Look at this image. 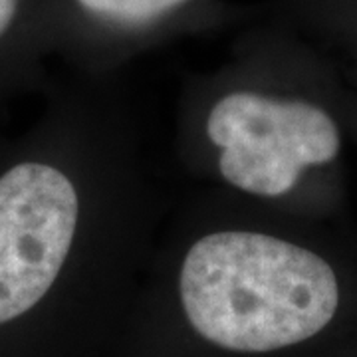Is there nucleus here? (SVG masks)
Segmentation results:
<instances>
[{"label": "nucleus", "mask_w": 357, "mask_h": 357, "mask_svg": "<svg viewBox=\"0 0 357 357\" xmlns=\"http://www.w3.org/2000/svg\"><path fill=\"white\" fill-rule=\"evenodd\" d=\"M181 302L208 344L266 354L302 344L335 316L340 286L316 252L260 232L225 230L192 244L181 268Z\"/></svg>", "instance_id": "obj_1"}, {"label": "nucleus", "mask_w": 357, "mask_h": 357, "mask_svg": "<svg viewBox=\"0 0 357 357\" xmlns=\"http://www.w3.org/2000/svg\"><path fill=\"white\" fill-rule=\"evenodd\" d=\"M206 133L222 149V177L260 197L294 189L306 167L333 161L342 143L337 126L318 105L244 91L211 109Z\"/></svg>", "instance_id": "obj_2"}, {"label": "nucleus", "mask_w": 357, "mask_h": 357, "mask_svg": "<svg viewBox=\"0 0 357 357\" xmlns=\"http://www.w3.org/2000/svg\"><path fill=\"white\" fill-rule=\"evenodd\" d=\"M79 201L72 181L46 163L0 177V326L50 292L74 243Z\"/></svg>", "instance_id": "obj_3"}, {"label": "nucleus", "mask_w": 357, "mask_h": 357, "mask_svg": "<svg viewBox=\"0 0 357 357\" xmlns=\"http://www.w3.org/2000/svg\"><path fill=\"white\" fill-rule=\"evenodd\" d=\"M88 13L115 22L139 24L177 8L187 0H77Z\"/></svg>", "instance_id": "obj_4"}, {"label": "nucleus", "mask_w": 357, "mask_h": 357, "mask_svg": "<svg viewBox=\"0 0 357 357\" xmlns=\"http://www.w3.org/2000/svg\"><path fill=\"white\" fill-rule=\"evenodd\" d=\"M18 8H20V0H0V40L13 28Z\"/></svg>", "instance_id": "obj_5"}]
</instances>
